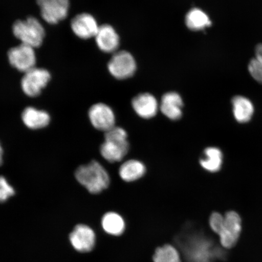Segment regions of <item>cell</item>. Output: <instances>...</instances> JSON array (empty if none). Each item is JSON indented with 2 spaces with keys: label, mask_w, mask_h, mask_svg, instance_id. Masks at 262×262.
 Instances as JSON below:
<instances>
[{
  "label": "cell",
  "mask_w": 262,
  "mask_h": 262,
  "mask_svg": "<svg viewBox=\"0 0 262 262\" xmlns=\"http://www.w3.org/2000/svg\"><path fill=\"white\" fill-rule=\"evenodd\" d=\"M75 176L77 181L93 194H99L107 189L110 184L109 173L96 160L78 167Z\"/></svg>",
  "instance_id": "6da1fadb"
},
{
  "label": "cell",
  "mask_w": 262,
  "mask_h": 262,
  "mask_svg": "<svg viewBox=\"0 0 262 262\" xmlns=\"http://www.w3.org/2000/svg\"><path fill=\"white\" fill-rule=\"evenodd\" d=\"M13 34L21 44L34 48L40 47L43 42L45 31L38 19L30 16L25 20H18L12 27Z\"/></svg>",
  "instance_id": "7a4b0ae2"
},
{
  "label": "cell",
  "mask_w": 262,
  "mask_h": 262,
  "mask_svg": "<svg viewBox=\"0 0 262 262\" xmlns=\"http://www.w3.org/2000/svg\"><path fill=\"white\" fill-rule=\"evenodd\" d=\"M242 230V219L237 212L228 211L224 215V221L219 233L222 247L230 249L237 244Z\"/></svg>",
  "instance_id": "3957f363"
},
{
  "label": "cell",
  "mask_w": 262,
  "mask_h": 262,
  "mask_svg": "<svg viewBox=\"0 0 262 262\" xmlns=\"http://www.w3.org/2000/svg\"><path fill=\"white\" fill-rule=\"evenodd\" d=\"M51 74L45 69L34 68L26 72L23 77L21 86L23 91L29 97L40 95L51 80Z\"/></svg>",
  "instance_id": "277c9868"
},
{
  "label": "cell",
  "mask_w": 262,
  "mask_h": 262,
  "mask_svg": "<svg viewBox=\"0 0 262 262\" xmlns=\"http://www.w3.org/2000/svg\"><path fill=\"white\" fill-rule=\"evenodd\" d=\"M108 70L117 79H126L132 77L136 70V63L133 55L127 51L115 54L107 64Z\"/></svg>",
  "instance_id": "5b68a950"
},
{
  "label": "cell",
  "mask_w": 262,
  "mask_h": 262,
  "mask_svg": "<svg viewBox=\"0 0 262 262\" xmlns=\"http://www.w3.org/2000/svg\"><path fill=\"white\" fill-rule=\"evenodd\" d=\"M37 2L41 17L48 24H57L67 18L70 9L69 0H37Z\"/></svg>",
  "instance_id": "8992f818"
},
{
  "label": "cell",
  "mask_w": 262,
  "mask_h": 262,
  "mask_svg": "<svg viewBox=\"0 0 262 262\" xmlns=\"http://www.w3.org/2000/svg\"><path fill=\"white\" fill-rule=\"evenodd\" d=\"M34 48L21 44L13 48L8 52V56L10 64L23 73H26L35 68L36 55Z\"/></svg>",
  "instance_id": "52a82bcc"
},
{
  "label": "cell",
  "mask_w": 262,
  "mask_h": 262,
  "mask_svg": "<svg viewBox=\"0 0 262 262\" xmlns=\"http://www.w3.org/2000/svg\"><path fill=\"white\" fill-rule=\"evenodd\" d=\"M90 122L95 128L106 133L116 126V116L107 104L98 103L92 106L88 113Z\"/></svg>",
  "instance_id": "ba28073f"
},
{
  "label": "cell",
  "mask_w": 262,
  "mask_h": 262,
  "mask_svg": "<svg viewBox=\"0 0 262 262\" xmlns=\"http://www.w3.org/2000/svg\"><path fill=\"white\" fill-rule=\"evenodd\" d=\"M70 240L75 250L80 253L91 251L96 244V234L93 229L86 225H77L71 232Z\"/></svg>",
  "instance_id": "9c48e42d"
},
{
  "label": "cell",
  "mask_w": 262,
  "mask_h": 262,
  "mask_svg": "<svg viewBox=\"0 0 262 262\" xmlns=\"http://www.w3.org/2000/svg\"><path fill=\"white\" fill-rule=\"evenodd\" d=\"M71 29L78 38L87 40L96 37L99 29L96 19L88 13H82L72 19Z\"/></svg>",
  "instance_id": "30bf717a"
},
{
  "label": "cell",
  "mask_w": 262,
  "mask_h": 262,
  "mask_svg": "<svg viewBox=\"0 0 262 262\" xmlns=\"http://www.w3.org/2000/svg\"><path fill=\"white\" fill-rule=\"evenodd\" d=\"M132 106L136 113L144 119H152L158 113V101L149 93L140 94L134 97Z\"/></svg>",
  "instance_id": "8fae6325"
},
{
  "label": "cell",
  "mask_w": 262,
  "mask_h": 262,
  "mask_svg": "<svg viewBox=\"0 0 262 262\" xmlns=\"http://www.w3.org/2000/svg\"><path fill=\"white\" fill-rule=\"evenodd\" d=\"M129 143L127 142H118L114 140H105L100 146L101 156L110 163L122 161L128 152Z\"/></svg>",
  "instance_id": "7c38bea8"
},
{
  "label": "cell",
  "mask_w": 262,
  "mask_h": 262,
  "mask_svg": "<svg viewBox=\"0 0 262 262\" xmlns=\"http://www.w3.org/2000/svg\"><path fill=\"white\" fill-rule=\"evenodd\" d=\"M95 38L98 48L106 53L116 51L119 47V35L112 26L109 25L100 26Z\"/></svg>",
  "instance_id": "4fadbf2b"
},
{
  "label": "cell",
  "mask_w": 262,
  "mask_h": 262,
  "mask_svg": "<svg viewBox=\"0 0 262 262\" xmlns=\"http://www.w3.org/2000/svg\"><path fill=\"white\" fill-rule=\"evenodd\" d=\"M183 100L180 95L171 92L162 97L160 109L162 114L169 120H178L182 117Z\"/></svg>",
  "instance_id": "5bb4252c"
},
{
  "label": "cell",
  "mask_w": 262,
  "mask_h": 262,
  "mask_svg": "<svg viewBox=\"0 0 262 262\" xmlns=\"http://www.w3.org/2000/svg\"><path fill=\"white\" fill-rule=\"evenodd\" d=\"M23 122L31 129L44 128L50 123L51 117L47 111L28 107L21 115Z\"/></svg>",
  "instance_id": "9a60e30c"
},
{
  "label": "cell",
  "mask_w": 262,
  "mask_h": 262,
  "mask_svg": "<svg viewBox=\"0 0 262 262\" xmlns=\"http://www.w3.org/2000/svg\"><path fill=\"white\" fill-rule=\"evenodd\" d=\"M146 172L145 164L138 160L131 159L120 166L119 173L123 181L133 182L143 178Z\"/></svg>",
  "instance_id": "2e32d148"
},
{
  "label": "cell",
  "mask_w": 262,
  "mask_h": 262,
  "mask_svg": "<svg viewBox=\"0 0 262 262\" xmlns=\"http://www.w3.org/2000/svg\"><path fill=\"white\" fill-rule=\"evenodd\" d=\"M232 104L234 116L237 122L241 123L250 122L254 112L251 101L244 96H237L232 98Z\"/></svg>",
  "instance_id": "e0dca14e"
},
{
  "label": "cell",
  "mask_w": 262,
  "mask_h": 262,
  "mask_svg": "<svg viewBox=\"0 0 262 262\" xmlns=\"http://www.w3.org/2000/svg\"><path fill=\"white\" fill-rule=\"evenodd\" d=\"M204 156L200 159L203 168L212 173L220 171L224 160V155L220 149L217 147H208L204 150Z\"/></svg>",
  "instance_id": "ac0fdd59"
},
{
  "label": "cell",
  "mask_w": 262,
  "mask_h": 262,
  "mask_svg": "<svg viewBox=\"0 0 262 262\" xmlns=\"http://www.w3.org/2000/svg\"><path fill=\"white\" fill-rule=\"evenodd\" d=\"M101 225L106 233L116 236L122 234L125 229L124 219L118 213L114 212H107L103 215Z\"/></svg>",
  "instance_id": "d6986e66"
},
{
  "label": "cell",
  "mask_w": 262,
  "mask_h": 262,
  "mask_svg": "<svg viewBox=\"0 0 262 262\" xmlns=\"http://www.w3.org/2000/svg\"><path fill=\"white\" fill-rule=\"evenodd\" d=\"M186 24L193 31H199L211 25L207 14L199 9H192L186 16Z\"/></svg>",
  "instance_id": "ffe728a7"
},
{
  "label": "cell",
  "mask_w": 262,
  "mask_h": 262,
  "mask_svg": "<svg viewBox=\"0 0 262 262\" xmlns=\"http://www.w3.org/2000/svg\"><path fill=\"white\" fill-rule=\"evenodd\" d=\"M153 260L154 262H181L178 251L171 245L157 248Z\"/></svg>",
  "instance_id": "44dd1931"
},
{
  "label": "cell",
  "mask_w": 262,
  "mask_h": 262,
  "mask_svg": "<svg viewBox=\"0 0 262 262\" xmlns=\"http://www.w3.org/2000/svg\"><path fill=\"white\" fill-rule=\"evenodd\" d=\"M248 71L254 79L262 84V43L258 44L255 49V57L248 64Z\"/></svg>",
  "instance_id": "7402d4cb"
},
{
  "label": "cell",
  "mask_w": 262,
  "mask_h": 262,
  "mask_svg": "<svg viewBox=\"0 0 262 262\" xmlns=\"http://www.w3.org/2000/svg\"><path fill=\"white\" fill-rule=\"evenodd\" d=\"M14 189L4 177L0 176V203L7 201L15 194Z\"/></svg>",
  "instance_id": "603a6c76"
},
{
  "label": "cell",
  "mask_w": 262,
  "mask_h": 262,
  "mask_svg": "<svg viewBox=\"0 0 262 262\" xmlns=\"http://www.w3.org/2000/svg\"><path fill=\"white\" fill-rule=\"evenodd\" d=\"M224 221V215L217 212H213L209 217V224L212 230L217 235L220 232Z\"/></svg>",
  "instance_id": "cb8c5ba5"
},
{
  "label": "cell",
  "mask_w": 262,
  "mask_h": 262,
  "mask_svg": "<svg viewBox=\"0 0 262 262\" xmlns=\"http://www.w3.org/2000/svg\"><path fill=\"white\" fill-rule=\"evenodd\" d=\"M3 150L2 148V146L1 145V143H0V166L2 165L3 163Z\"/></svg>",
  "instance_id": "d4e9b609"
}]
</instances>
